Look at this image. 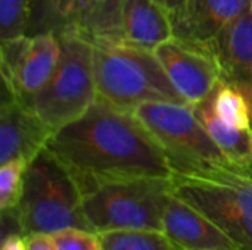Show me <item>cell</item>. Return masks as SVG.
<instances>
[{"label": "cell", "instance_id": "6da1fadb", "mask_svg": "<svg viewBox=\"0 0 252 250\" xmlns=\"http://www.w3.org/2000/svg\"><path fill=\"white\" fill-rule=\"evenodd\" d=\"M46 149L72 175L83 196L112 181L174 178L165 153L133 112L102 100L58 130Z\"/></svg>", "mask_w": 252, "mask_h": 250}, {"label": "cell", "instance_id": "9a60e30c", "mask_svg": "<svg viewBox=\"0 0 252 250\" xmlns=\"http://www.w3.org/2000/svg\"><path fill=\"white\" fill-rule=\"evenodd\" d=\"M220 69L221 81L236 85L245 80L252 63V12L227 25L210 46Z\"/></svg>", "mask_w": 252, "mask_h": 250}, {"label": "cell", "instance_id": "7402d4cb", "mask_svg": "<svg viewBox=\"0 0 252 250\" xmlns=\"http://www.w3.org/2000/svg\"><path fill=\"white\" fill-rule=\"evenodd\" d=\"M31 0H0V37L12 38L27 32Z\"/></svg>", "mask_w": 252, "mask_h": 250}, {"label": "cell", "instance_id": "d6986e66", "mask_svg": "<svg viewBox=\"0 0 252 250\" xmlns=\"http://www.w3.org/2000/svg\"><path fill=\"white\" fill-rule=\"evenodd\" d=\"M66 0H31L27 35L43 32L59 34L65 22Z\"/></svg>", "mask_w": 252, "mask_h": 250}, {"label": "cell", "instance_id": "30bf717a", "mask_svg": "<svg viewBox=\"0 0 252 250\" xmlns=\"http://www.w3.org/2000/svg\"><path fill=\"white\" fill-rule=\"evenodd\" d=\"M252 0H186L182 12L174 16V37L210 47L219 34L244 13Z\"/></svg>", "mask_w": 252, "mask_h": 250}, {"label": "cell", "instance_id": "ac0fdd59", "mask_svg": "<svg viewBox=\"0 0 252 250\" xmlns=\"http://www.w3.org/2000/svg\"><path fill=\"white\" fill-rule=\"evenodd\" d=\"M211 100L217 116L227 125L239 130L252 128L251 108L247 97L239 88L220 81V84L211 94Z\"/></svg>", "mask_w": 252, "mask_h": 250}, {"label": "cell", "instance_id": "ba28073f", "mask_svg": "<svg viewBox=\"0 0 252 250\" xmlns=\"http://www.w3.org/2000/svg\"><path fill=\"white\" fill-rule=\"evenodd\" d=\"M154 53L174 88L190 106L208 99L221 81L220 65L210 47L173 37Z\"/></svg>", "mask_w": 252, "mask_h": 250}, {"label": "cell", "instance_id": "484cf974", "mask_svg": "<svg viewBox=\"0 0 252 250\" xmlns=\"http://www.w3.org/2000/svg\"><path fill=\"white\" fill-rule=\"evenodd\" d=\"M155 1H158L159 4H162V6L170 12L171 19H173L174 16H177V15L182 12L183 6H185V3H186V0H155Z\"/></svg>", "mask_w": 252, "mask_h": 250}, {"label": "cell", "instance_id": "4316f807", "mask_svg": "<svg viewBox=\"0 0 252 250\" xmlns=\"http://www.w3.org/2000/svg\"><path fill=\"white\" fill-rule=\"evenodd\" d=\"M251 12H252V6H251Z\"/></svg>", "mask_w": 252, "mask_h": 250}, {"label": "cell", "instance_id": "9c48e42d", "mask_svg": "<svg viewBox=\"0 0 252 250\" xmlns=\"http://www.w3.org/2000/svg\"><path fill=\"white\" fill-rule=\"evenodd\" d=\"M0 108V165L12 159L28 164L46 149L55 131L46 125L28 106L7 91Z\"/></svg>", "mask_w": 252, "mask_h": 250}, {"label": "cell", "instance_id": "ffe728a7", "mask_svg": "<svg viewBox=\"0 0 252 250\" xmlns=\"http://www.w3.org/2000/svg\"><path fill=\"white\" fill-rule=\"evenodd\" d=\"M28 162L24 159H12L0 165V211L9 214L18 206L25 181Z\"/></svg>", "mask_w": 252, "mask_h": 250}, {"label": "cell", "instance_id": "d4e9b609", "mask_svg": "<svg viewBox=\"0 0 252 250\" xmlns=\"http://www.w3.org/2000/svg\"><path fill=\"white\" fill-rule=\"evenodd\" d=\"M1 250H27L25 236L16 231L4 233L1 240Z\"/></svg>", "mask_w": 252, "mask_h": 250}, {"label": "cell", "instance_id": "7c38bea8", "mask_svg": "<svg viewBox=\"0 0 252 250\" xmlns=\"http://www.w3.org/2000/svg\"><path fill=\"white\" fill-rule=\"evenodd\" d=\"M123 7L124 0H66L62 31L74 32L92 46L126 43Z\"/></svg>", "mask_w": 252, "mask_h": 250}, {"label": "cell", "instance_id": "5bb4252c", "mask_svg": "<svg viewBox=\"0 0 252 250\" xmlns=\"http://www.w3.org/2000/svg\"><path fill=\"white\" fill-rule=\"evenodd\" d=\"M123 28L127 44L149 52L174 37L170 12L155 0H124Z\"/></svg>", "mask_w": 252, "mask_h": 250}, {"label": "cell", "instance_id": "603a6c76", "mask_svg": "<svg viewBox=\"0 0 252 250\" xmlns=\"http://www.w3.org/2000/svg\"><path fill=\"white\" fill-rule=\"evenodd\" d=\"M52 236L56 250H102L100 234L86 228H65Z\"/></svg>", "mask_w": 252, "mask_h": 250}, {"label": "cell", "instance_id": "5b68a950", "mask_svg": "<svg viewBox=\"0 0 252 250\" xmlns=\"http://www.w3.org/2000/svg\"><path fill=\"white\" fill-rule=\"evenodd\" d=\"M174 192L173 178H131L102 184L83 196L90 228L96 233L162 231V215Z\"/></svg>", "mask_w": 252, "mask_h": 250}, {"label": "cell", "instance_id": "8992f818", "mask_svg": "<svg viewBox=\"0 0 252 250\" xmlns=\"http://www.w3.org/2000/svg\"><path fill=\"white\" fill-rule=\"evenodd\" d=\"M58 35L59 63L49 83L25 105L55 133L83 116L97 100L93 46L69 31Z\"/></svg>", "mask_w": 252, "mask_h": 250}, {"label": "cell", "instance_id": "277c9868", "mask_svg": "<svg viewBox=\"0 0 252 250\" xmlns=\"http://www.w3.org/2000/svg\"><path fill=\"white\" fill-rule=\"evenodd\" d=\"M93 72L97 100L118 109L133 112L146 102L186 103L155 53L131 44L93 46Z\"/></svg>", "mask_w": 252, "mask_h": 250}, {"label": "cell", "instance_id": "52a82bcc", "mask_svg": "<svg viewBox=\"0 0 252 250\" xmlns=\"http://www.w3.org/2000/svg\"><path fill=\"white\" fill-rule=\"evenodd\" d=\"M174 193L210 218L239 250H252V174L176 175Z\"/></svg>", "mask_w": 252, "mask_h": 250}, {"label": "cell", "instance_id": "e0dca14e", "mask_svg": "<svg viewBox=\"0 0 252 250\" xmlns=\"http://www.w3.org/2000/svg\"><path fill=\"white\" fill-rule=\"evenodd\" d=\"M102 250H185L164 231L128 230L100 233Z\"/></svg>", "mask_w": 252, "mask_h": 250}, {"label": "cell", "instance_id": "4fadbf2b", "mask_svg": "<svg viewBox=\"0 0 252 250\" xmlns=\"http://www.w3.org/2000/svg\"><path fill=\"white\" fill-rule=\"evenodd\" d=\"M62 53L61 38L56 32H43L31 37L30 49L15 78L13 87L7 91L24 105L49 83Z\"/></svg>", "mask_w": 252, "mask_h": 250}, {"label": "cell", "instance_id": "3957f363", "mask_svg": "<svg viewBox=\"0 0 252 250\" xmlns=\"http://www.w3.org/2000/svg\"><path fill=\"white\" fill-rule=\"evenodd\" d=\"M133 115L165 153L174 177H211L239 171L220 150L190 105L146 102L136 106Z\"/></svg>", "mask_w": 252, "mask_h": 250}, {"label": "cell", "instance_id": "7a4b0ae2", "mask_svg": "<svg viewBox=\"0 0 252 250\" xmlns=\"http://www.w3.org/2000/svg\"><path fill=\"white\" fill-rule=\"evenodd\" d=\"M1 218H9L22 236L53 234L65 228L92 230L80 187L47 149L28 164L21 200L15 211L1 214Z\"/></svg>", "mask_w": 252, "mask_h": 250}, {"label": "cell", "instance_id": "cb8c5ba5", "mask_svg": "<svg viewBox=\"0 0 252 250\" xmlns=\"http://www.w3.org/2000/svg\"><path fill=\"white\" fill-rule=\"evenodd\" d=\"M27 250H56L52 236L46 233H35L25 236Z\"/></svg>", "mask_w": 252, "mask_h": 250}, {"label": "cell", "instance_id": "2e32d148", "mask_svg": "<svg viewBox=\"0 0 252 250\" xmlns=\"http://www.w3.org/2000/svg\"><path fill=\"white\" fill-rule=\"evenodd\" d=\"M192 108L230 164L241 172L252 174V128L239 130L221 121L214 111L211 96Z\"/></svg>", "mask_w": 252, "mask_h": 250}, {"label": "cell", "instance_id": "44dd1931", "mask_svg": "<svg viewBox=\"0 0 252 250\" xmlns=\"http://www.w3.org/2000/svg\"><path fill=\"white\" fill-rule=\"evenodd\" d=\"M30 41H31V37L27 34L1 40L0 69H1V78L4 83V90L7 91H10L13 87L15 78L30 49Z\"/></svg>", "mask_w": 252, "mask_h": 250}, {"label": "cell", "instance_id": "8fae6325", "mask_svg": "<svg viewBox=\"0 0 252 250\" xmlns=\"http://www.w3.org/2000/svg\"><path fill=\"white\" fill-rule=\"evenodd\" d=\"M162 231L185 250H239L210 218L174 192L164 209Z\"/></svg>", "mask_w": 252, "mask_h": 250}]
</instances>
